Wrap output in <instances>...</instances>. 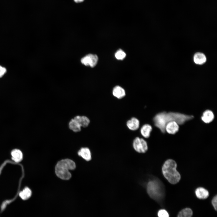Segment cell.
Wrapping results in <instances>:
<instances>
[{"mask_svg":"<svg viewBox=\"0 0 217 217\" xmlns=\"http://www.w3.org/2000/svg\"><path fill=\"white\" fill-rule=\"evenodd\" d=\"M195 193L197 197L200 199H205L209 196L208 191L202 187H199L196 189Z\"/></svg>","mask_w":217,"mask_h":217,"instance_id":"cell-11","label":"cell"},{"mask_svg":"<svg viewBox=\"0 0 217 217\" xmlns=\"http://www.w3.org/2000/svg\"><path fill=\"white\" fill-rule=\"evenodd\" d=\"M76 167L75 163L69 159L61 160L57 163L55 167V173L59 178L64 180H68L71 177L69 171L74 170Z\"/></svg>","mask_w":217,"mask_h":217,"instance_id":"cell-4","label":"cell"},{"mask_svg":"<svg viewBox=\"0 0 217 217\" xmlns=\"http://www.w3.org/2000/svg\"><path fill=\"white\" fill-rule=\"evenodd\" d=\"M112 93L114 96L119 99L122 98L125 95L124 89L119 86H116L114 88Z\"/></svg>","mask_w":217,"mask_h":217,"instance_id":"cell-13","label":"cell"},{"mask_svg":"<svg viewBox=\"0 0 217 217\" xmlns=\"http://www.w3.org/2000/svg\"><path fill=\"white\" fill-rule=\"evenodd\" d=\"M212 205L215 210L217 209V195L215 196L212 201Z\"/></svg>","mask_w":217,"mask_h":217,"instance_id":"cell-22","label":"cell"},{"mask_svg":"<svg viewBox=\"0 0 217 217\" xmlns=\"http://www.w3.org/2000/svg\"><path fill=\"white\" fill-rule=\"evenodd\" d=\"M192 215V210L189 208H186L179 212L177 217H191Z\"/></svg>","mask_w":217,"mask_h":217,"instance_id":"cell-19","label":"cell"},{"mask_svg":"<svg viewBox=\"0 0 217 217\" xmlns=\"http://www.w3.org/2000/svg\"><path fill=\"white\" fill-rule=\"evenodd\" d=\"M147 192L152 199L161 203L165 196L164 186L161 181L157 178L149 180L146 185Z\"/></svg>","mask_w":217,"mask_h":217,"instance_id":"cell-2","label":"cell"},{"mask_svg":"<svg viewBox=\"0 0 217 217\" xmlns=\"http://www.w3.org/2000/svg\"><path fill=\"white\" fill-rule=\"evenodd\" d=\"M139 121L135 118H132L127 123V125L131 130L135 131L137 129L139 126Z\"/></svg>","mask_w":217,"mask_h":217,"instance_id":"cell-12","label":"cell"},{"mask_svg":"<svg viewBox=\"0 0 217 217\" xmlns=\"http://www.w3.org/2000/svg\"><path fill=\"white\" fill-rule=\"evenodd\" d=\"M78 154L86 161H89L91 159V153L88 148H81L78 151Z\"/></svg>","mask_w":217,"mask_h":217,"instance_id":"cell-9","label":"cell"},{"mask_svg":"<svg viewBox=\"0 0 217 217\" xmlns=\"http://www.w3.org/2000/svg\"><path fill=\"white\" fill-rule=\"evenodd\" d=\"M6 72V69L0 66V77H2Z\"/></svg>","mask_w":217,"mask_h":217,"instance_id":"cell-23","label":"cell"},{"mask_svg":"<svg viewBox=\"0 0 217 217\" xmlns=\"http://www.w3.org/2000/svg\"><path fill=\"white\" fill-rule=\"evenodd\" d=\"M126 53L122 50L119 49L115 53V56L118 60H122L126 57Z\"/></svg>","mask_w":217,"mask_h":217,"instance_id":"cell-20","label":"cell"},{"mask_svg":"<svg viewBox=\"0 0 217 217\" xmlns=\"http://www.w3.org/2000/svg\"><path fill=\"white\" fill-rule=\"evenodd\" d=\"M214 117L213 112L210 110L207 109L203 112L201 118L203 122L208 124L213 121Z\"/></svg>","mask_w":217,"mask_h":217,"instance_id":"cell-8","label":"cell"},{"mask_svg":"<svg viewBox=\"0 0 217 217\" xmlns=\"http://www.w3.org/2000/svg\"><path fill=\"white\" fill-rule=\"evenodd\" d=\"M32 192L30 188L27 187L25 188L19 194L20 197L23 200L28 199L31 196Z\"/></svg>","mask_w":217,"mask_h":217,"instance_id":"cell-18","label":"cell"},{"mask_svg":"<svg viewBox=\"0 0 217 217\" xmlns=\"http://www.w3.org/2000/svg\"><path fill=\"white\" fill-rule=\"evenodd\" d=\"M98 61V57L96 55L89 54L82 58L81 60V63L86 66L91 67H95Z\"/></svg>","mask_w":217,"mask_h":217,"instance_id":"cell-6","label":"cell"},{"mask_svg":"<svg viewBox=\"0 0 217 217\" xmlns=\"http://www.w3.org/2000/svg\"><path fill=\"white\" fill-rule=\"evenodd\" d=\"M159 217H169V215L165 209L159 210L158 213Z\"/></svg>","mask_w":217,"mask_h":217,"instance_id":"cell-21","label":"cell"},{"mask_svg":"<svg viewBox=\"0 0 217 217\" xmlns=\"http://www.w3.org/2000/svg\"><path fill=\"white\" fill-rule=\"evenodd\" d=\"M206 56L203 53L197 52L194 55L193 60L197 64H202L206 62Z\"/></svg>","mask_w":217,"mask_h":217,"instance_id":"cell-14","label":"cell"},{"mask_svg":"<svg viewBox=\"0 0 217 217\" xmlns=\"http://www.w3.org/2000/svg\"><path fill=\"white\" fill-rule=\"evenodd\" d=\"M179 125L175 121H171L166 125L165 131L168 134H174L177 133L179 130Z\"/></svg>","mask_w":217,"mask_h":217,"instance_id":"cell-7","label":"cell"},{"mask_svg":"<svg viewBox=\"0 0 217 217\" xmlns=\"http://www.w3.org/2000/svg\"><path fill=\"white\" fill-rule=\"evenodd\" d=\"M12 159L16 162H19L21 161L23 158V154L22 152L18 149H15L11 152Z\"/></svg>","mask_w":217,"mask_h":217,"instance_id":"cell-17","label":"cell"},{"mask_svg":"<svg viewBox=\"0 0 217 217\" xmlns=\"http://www.w3.org/2000/svg\"><path fill=\"white\" fill-rule=\"evenodd\" d=\"M84 0H74V1L76 3L81 2L84 1Z\"/></svg>","mask_w":217,"mask_h":217,"instance_id":"cell-24","label":"cell"},{"mask_svg":"<svg viewBox=\"0 0 217 217\" xmlns=\"http://www.w3.org/2000/svg\"><path fill=\"white\" fill-rule=\"evenodd\" d=\"M133 146L134 149L140 153H144L148 149L147 142L143 139L136 137L134 140Z\"/></svg>","mask_w":217,"mask_h":217,"instance_id":"cell-5","label":"cell"},{"mask_svg":"<svg viewBox=\"0 0 217 217\" xmlns=\"http://www.w3.org/2000/svg\"><path fill=\"white\" fill-rule=\"evenodd\" d=\"M69 127L70 129L75 132H80L81 130V126L74 118L72 119L69 123Z\"/></svg>","mask_w":217,"mask_h":217,"instance_id":"cell-16","label":"cell"},{"mask_svg":"<svg viewBox=\"0 0 217 217\" xmlns=\"http://www.w3.org/2000/svg\"><path fill=\"white\" fill-rule=\"evenodd\" d=\"M194 118L193 116L177 112L163 111L157 114L153 118L155 126L162 133L165 132L166 125L169 122L175 121L179 125L184 124Z\"/></svg>","mask_w":217,"mask_h":217,"instance_id":"cell-1","label":"cell"},{"mask_svg":"<svg viewBox=\"0 0 217 217\" xmlns=\"http://www.w3.org/2000/svg\"><path fill=\"white\" fill-rule=\"evenodd\" d=\"M177 164L172 159H168L164 163L162 168V173L165 178L171 184H175L181 179V175L177 171Z\"/></svg>","mask_w":217,"mask_h":217,"instance_id":"cell-3","label":"cell"},{"mask_svg":"<svg viewBox=\"0 0 217 217\" xmlns=\"http://www.w3.org/2000/svg\"><path fill=\"white\" fill-rule=\"evenodd\" d=\"M152 127L151 125L146 124L144 125L141 128L140 133L142 136L145 138H149L152 131Z\"/></svg>","mask_w":217,"mask_h":217,"instance_id":"cell-15","label":"cell"},{"mask_svg":"<svg viewBox=\"0 0 217 217\" xmlns=\"http://www.w3.org/2000/svg\"><path fill=\"white\" fill-rule=\"evenodd\" d=\"M74 119L78 122L81 127L84 128L87 127L90 123L89 118L85 116H76Z\"/></svg>","mask_w":217,"mask_h":217,"instance_id":"cell-10","label":"cell"}]
</instances>
